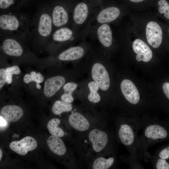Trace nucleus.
I'll return each mask as SVG.
<instances>
[{
	"label": "nucleus",
	"instance_id": "7c9ffc66",
	"mask_svg": "<svg viewBox=\"0 0 169 169\" xmlns=\"http://www.w3.org/2000/svg\"><path fill=\"white\" fill-rule=\"evenodd\" d=\"M8 77L6 83L8 84H11L12 82V76L13 74H18L21 72L20 69L19 67L14 65L8 67L6 68Z\"/></svg>",
	"mask_w": 169,
	"mask_h": 169
},
{
	"label": "nucleus",
	"instance_id": "412c9836",
	"mask_svg": "<svg viewBox=\"0 0 169 169\" xmlns=\"http://www.w3.org/2000/svg\"><path fill=\"white\" fill-rule=\"evenodd\" d=\"M69 122L71 126L79 131H84L90 127L88 120L83 115L78 112L72 113L69 118Z\"/></svg>",
	"mask_w": 169,
	"mask_h": 169
},
{
	"label": "nucleus",
	"instance_id": "a211bd4d",
	"mask_svg": "<svg viewBox=\"0 0 169 169\" xmlns=\"http://www.w3.org/2000/svg\"><path fill=\"white\" fill-rule=\"evenodd\" d=\"M0 112L3 117L6 120L12 122L18 121L23 114L22 108L15 105L5 106L2 108Z\"/></svg>",
	"mask_w": 169,
	"mask_h": 169
},
{
	"label": "nucleus",
	"instance_id": "2eb2a0df",
	"mask_svg": "<svg viewBox=\"0 0 169 169\" xmlns=\"http://www.w3.org/2000/svg\"><path fill=\"white\" fill-rule=\"evenodd\" d=\"M33 0H0V14L19 12L29 6Z\"/></svg>",
	"mask_w": 169,
	"mask_h": 169
},
{
	"label": "nucleus",
	"instance_id": "7ed1b4c3",
	"mask_svg": "<svg viewBox=\"0 0 169 169\" xmlns=\"http://www.w3.org/2000/svg\"><path fill=\"white\" fill-rule=\"evenodd\" d=\"M30 27L33 44L39 47H46L54 31L48 3L43 4L38 8L30 21Z\"/></svg>",
	"mask_w": 169,
	"mask_h": 169
},
{
	"label": "nucleus",
	"instance_id": "1a4fd4ad",
	"mask_svg": "<svg viewBox=\"0 0 169 169\" xmlns=\"http://www.w3.org/2000/svg\"><path fill=\"white\" fill-rule=\"evenodd\" d=\"M91 75L93 79L101 90L105 91L109 89L110 84L109 75L106 69L102 64L96 63L93 65Z\"/></svg>",
	"mask_w": 169,
	"mask_h": 169
},
{
	"label": "nucleus",
	"instance_id": "e433bc0d",
	"mask_svg": "<svg viewBox=\"0 0 169 169\" xmlns=\"http://www.w3.org/2000/svg\"><path fill=\"white\" fill-rule=\"evenodd\" d=\"M167 120L169 121V118L168 119H167Z\"/></svg>",
	"mask_w": 169,
	"mask_h": 169
},
{
	"label": "nucleus",
	"instance_id": "c9c22d12",
	"mask_svg": "<svg viewBox=\"0 0 169 169\" xmlns=\"http://www.w3.org/2000/svg\"><path fill=\"white\" fill-rule=\"evenodd\" d=\"M3 155L2 151L1 148L0 149V161L1 160Z\"/></svg>",
	"mask_w": 169,
	"mask_h": 169
},
{
	"label": "nucleus",
	"instance_id": "f03ea898",
	"mask_svg": "<svg viewBox=\"0 0 169 169\" xmlns=\"http://www.w3.org/2000/svg\"><path fill=\"white\" fill-rule=\"evenodd\" d=\"M30 21L26 14L19 11L0 14V36L13 38L24 43L32 40Z\"/></svg>",
	"mask_w": 169,
	"mask_h": 169
},
{
	"label": "nucleus",
	"instance_id": "4be33fe9",
	"mask_svg": "<svg viewBox=\"0 0 169 169\" xmlns=\"http://www.w3.org/2000/svg\"><path fill=\"white\" fill-rule=\"evenodd\" d=\"M59 138L52 135L49 137L47 142L49 149L53 153L62 156L65 154L66 149L64 142Z\"/></svg>",
	"mask_w": 169,
	"mask_h": 169
},
{
	"label": "nucleus",
	"instance_id": "393cba45",
	"mask_svg": "<svg viewBox=\"0 0 169 169\" xmlns=\"http://www.w3.org/2000/svg\"><path fill=\"white\" fill-rule=\"evenodd\" d=\"M72 109V106L71 103L59 100L54 102L52 108V111L54 114L58 115L63 112L70 111Z\"/></svg>",
	"mask_w": 169,
	"mask_h": 169
},
{
	"label": "nucleus",
	"instance_id": "dca6fc26",
	"mask_svg": "<svg viewBox=\"0 0 169 169\" xmlns=\"http://www.w3.org/2000/svg\"><path fill=\"white\" fill-rule=\"evenodd\" d=\"M132 48L137 54L136 59L137 61L144 62L150 61L152 57V53L148 46L139 39H136L133 42Z\"/></svg>",
	"mask_w": 169,
	"mask_h": 169
},
{
	"label": "nucleus",
	"instance_id": "4468645a",
	"mask_svg": "<svg viewBox=\"0 0 169 169\" xmlns=\"http://www.w3.org/2000/svg\"><path fill=\"white\" fill-rule=\"evenodd\" d=\"M88 136L93 150L96 152L102 151L108 142V137L107 134L97 129L91 130L89 133Z\"/></svg>",
	"mask_w": 169,
	"mask_h": 169
},
{
	"label": "nucleus",
	"instance_id": "c756f323",
	"mask_svg": "<svg viewBox=\"0 0 169 169\" xmlns=\"http://www.w3.org/2000/svg\"><path fill=\"white\" fill-rule=\"evenodd\" d=\"M154 156L169 161V142L158 149Z\"/></svg>",
	"mask_w": 169,
	"mask_h": 169
},
{
	"label": "nucleus",
	"instance_id": "aec40b11",
	"mask_svg": "<svg viewBox=\"0 0 169 169\" xmlns=\"http://www.w3.org/2000/svg\"><path fill=\"white\" fill-rule=\"evenodd\" d=\"M84 53V49L82 47H72L59 53L58 56V59L62 61L75 60L81 58Z\"/></svg>",
	"mask_w": 169,
	"mask_h": 169
},
{
	"label": "nucleus",
	"instance_id": "f257e3e1",
	"mask_svg": "<svg viewBox=\"0 0 169 169\" xmlns=\"http://www.w3.org/2000/svg\"><path fill=\"white\" fill-rule=\"evenodd\" d=\"M142 130L138 137L137 148L140 160L151 157L147 150L156 143L169 140V122L167 120L145 118H141Z\"/></svg>",
	"mask_w": 169,
	"mask_h": 169
},
{
	"label": "nucleus",
	"instance_id": "bb28decb",
	"mask_svg": "<svg viewBox=\"0 0 169 169\" xmlns=\"http://www.w3.org/2000/svg\"><path fill=\"white\" fill-rule=\"evenodd\" d=\"M115 161V158L110 157L105 159L103 157H99L95 160L93 164L94 169H107L110 167Z\"/></svg>",
	"mask_w": 169,
	"mask_h": 169
},
{
	"label": "nucleus",
	"instance_id": "39448f33",
	"mask_svg": "<svg viewBox=\"0 0 169 169\" xmlns=\"http://www.w3.org/2000/svg\"><path fill=\"white\" fill-rule=\"evenodd\" d=\"M75 0H50V9L54 31L66 26H71L73 8Z\"/></svg>",
	"mask_w": 169,
	"mask_h": 169
},
{
	"label": "nucleus",
	"instance_id": "0eeeda50",
	"mask_svg": "<svg viewBox=\"0 0 169 169\" xmlns=\"http://www.w3.org/2000/svg\"><path fill=\"white\" fill-rule=\"evenodd\" d=\"M0 49L3 55L15 59H28L33 57L25 45L24 42L16 38L0 36Z\"/></svg>",
	"mask_w": 169,
	"mask_h": 169
},
{
	"label": "nucleus",
	"instance_id": "f3484780",
	"mask_svg": "<svg viewBox=\"0 0 169 169\" xmlns=\"http://www.w3.org/2000/svg\"><path fill=\"white\" fill-rule=\"evenodd\" d=\"M65 79L61 76H56L47 79L45 81L43 92L44 95L50 97L54 95L64 85Z\"/></svg>",
	"mask_w": 169,
	"mask_h": 169
},
{
	"label": "nucleus",
	"instance_id": "9d476101",
	"mask_svg": "<svg viewBox=\"0 0 169 169\" xmlns=\"http://www.w3.org/2000/svg\"><path fill=\"white\" fill-rule=\"evenodd\" d=\"M37 146V142L34 138L27 136L20 141L12 142L9 147L12 150L17 154L25 155L28 152L34 150Z\"/></svg>",
	"mask_w": 169,
	"mask_h": 169
},
{
	"label": "nucleus",
	"instance_id": "4c0bfd02",
	"mask_svg": "<svg viewBox=\"0 0 169 169\" xmlns=\"http://www.w3.org/2000/svg\"><path fill=\"white\" fill-rule=\"evenodd\" d=\"M168 32H169V30H168Z\"/></svg>",
	"mask_w": 169,
	"mask_h": 169
},
{
	"label": "nucleus",
	"instance_id": "c85d7f7f",
	"mask_svg": "<svg viewBox=\"0 0 169 169\" xmlns=\"http://www.w3.org/2000/svg\"><path fill=\"white\" fill-rule=\"evenodd\" d=\"M151 158V162L154 168L169 169V161L158 158L154 156Z\"/></svg>",
	"mask_w": 169,
	"mask_h": 169
},
{
	"label": "nucleus",
	"instance_id": "a878e982",
	"mask_svg": "<svg viewBox=\"0 0 169 169\" xmlns=\"http://www.w3.org/2000/svg\"><path fill=\"white\" fill-rule=\"evenodd\" d=\"M44 80V77L40 73H36L34 71H31L30 74H25L23 78V81L26 83L32 81L35 82L36 87L38 89L41 88V86L39 84L43 82Z\"/></svg>",
	"mask_w": 169,
	"mask_h": 169
},
{
	"label": "nucleus",
	"instance_id": "72a5a7b5",
	"mask_svg": "<svg viewBox=\"0 0 169 169\" xmlns=\"http://www.w3.org/2000/svg\"><path fill=\"white\" fill-rule=\"evenodd\" d=\"M0 127H4L7 125L6 120L1 116H0Z\"/></svg>",
	"mask_w": 169,
	"mask_h": 169
},
{
	"label": "nucleus",
	"instance_id": "423d86ee",
	"mask_svg": "<svg viewBox=\"0 0 169 169\" xmlns=\"http://www.w3.org/2000/svg\"><path fill=\"white\" fill-rule=\"evenodd\" d=\"M102 0L75 1L73 12L71 27L75 31L84 25L92 13L99 10Z\"/></svg>",
	"mask_w": 169,
	"mask_h": 169
},
{
	"label": "nucleus",
	"instance_id": "6e6552de",
	"mask_svg": "<svg viewBox=\"0 0 169 169\" xmlns=\"http://www.w3.org/2000/svg\"><path fill=\"white\" fill-rule=\"evenodd\" d=\"M77 32L71 26L62 27L54 30L46 47L49 51L67 45L76 39Z\"/></svg>",
	"mask_w": 169,
	"mask_h": 169
},
{
	"label": "nucleus",
	"instance_id": "5701e85b",
	"mask_svg": "<svg viewBox=\"0 0 169 169\" xmlns=\"http://www.w3.org/2000/svg\"><path fill=\"white\" fill-rule=\"evenodd\" d=\"M60 122V120L57 118H53L49 121L47 125V128L51 134L59 137L64 136V131L58 126Z\"/></svg>",
	"mask_w": 169,
	"mask_h": 169
},
{
	"label": "nucleus",
	"instance_id": "ddd939ff",
	"mask_svg": "<svg viewBox=\"0 0 169 169\" xmlns=\"http://www.w3.org/2000/svg\"><path fill=\"white\" fill-rule=\"evenodd\" d=\"M120 89L123 95L128 102L133 105L138 103L140 100L139 93L133 82L129 79H124L121 83Z\"/></svg>",
	"mask_w": 169,
	"mask_h": 169
},
{
	"label": "nucleus",
	"instance_id": "9b49d317",
	"mask_svg": "<svg viewBox=\"0 0 169 169\" xmlns=\"http://www.w3.org/2000/svg\"><path fill=\"white\" fill-rule=\"evenodd\" d=\"M146 35L149 44L154 48H158L162 41V33L160 25L154 21H150L147 24Z\"/></svg>",
	"mask_w": 169,
	"mask_h": 169
},
{
	"label": "nucleus",
	"instance_id": "473e14b6",
	"mask_svg": "<svg viewBox=\"0 0 169 169\" xmlns=\"http://www.w3.org/2000/svg\"><path fill=\"white\" fill-rule=\"evenodd\" d=\"M8 74L6 69H0V89H1L6 83Z\"/></svg>",
	"mask_w": 169,
	"mask_h": 169
},
{
	"label": "nucleus",
	"instance_id": "2f4dec72",
	"mask_svg": "<svg viewBox=\"0 0 169 169\" xmlns=\"http://www.w3.org/2000/svg\"><path fill=\"white\" fill-rule=\"evenodd\" d=\"M159 6V12L164 15L167 19H169V4L166 0H160L158 2Z\"/></svg>",
	"mask_w": 169,
	"mask_h": 169
},
{
	"label": "nucleus",
	"instance_id": "b1692460",
	"mask_svg": "<svg viewBox=\"0 0 169 169\" xmlns=\"http://www.w3.org/2000/svg\"><path fill=\"white\" fill-rule=\"evenodd\" d=\"M78 84L74 82H69L63 86L64 93L61 96L62 100L69 103H71L74 100L72 94L76 89Z\"/></svg>",
	"mask_w": 169,
	"mask_h": 169
},
{
	"label": "nucleus",
	"instance_id": "cd10ccee",
	"mask_svg": "<svg viewBox=\"0 0 169 169\" xmlns=\"http://www.w3.org/2000/svg\"><path fill=\"white\" fill-rule=\"evenodd\" d=\"M88 86L90 92L88 95L89 100L94 103H97L99 102L100 97L97 92L99 88L98 85L94 81H92L88 84Z\"/></svg>",
	"mask_w": 169,
	"mask_h": 169
},
{
	"label": "nucleus",
	"instance_id": "20e7f679",
	"mask_svg": "<svg viewBox=\"0 0 169 169\" xmlns=\"http://www.w3.org/2000/svg\"><path fill=\"white\" fill-rule=\"evenodd\" d=\"M117 131L120 142L127 148L129 153V158L136 164L141 166L138 155L137 142L138 132L140 128L141 118L132 117L122 120Z\"/></svg>",
	"mask_w": 169,
	"mask_h": 169
},
{
	"label": "nucleus",
	"instance_id": "f8f14e48",
	"mask_svg": "<svg viewBox=\"0 0 169 169\" xmlns=\"http://www.w3.org/2000/svg\"><path fill=\"white\" fill-rule=\"evenodd\" d=\"M120 13V9L116 7H104L101 3L95 20L99 25L107 23L116 19L119 16Z\"/></svg>",
	"mask_w": 169,
	"mask_h": 169
},
{
	"label": "nucleus",
	"instance_id": "f704fd0d",
	"mask_svg": "<svg viewBox=\"0 0 169 169\" xmlns=\"http://www.w3.org/2000/svg\"><path fill=\"white\" fill-rule=\"evenodd\" d=\"M130 0L132 2H135V3H139V2H141L144 0Z\"/></svg>",
	"mask_w": 169,
	"mask_h": 169
},
{
	"label": "nucleus",
	"instance_id": "6ab92c4d",
	"mask_svg": "<svg viewBox=\"0 0 169 169\" xmlns=\"http://www.w3.org/2000/svg\"><path fill=\"white\" fill-rule=\"evenodd\" d=\"M97 39L105 47L111 46L112 43V35L111 29L107 23L100 25L96 29Z\"/></svg>",
	"mask_w": 169,
	"mask_h": 169
}]
</instances>
